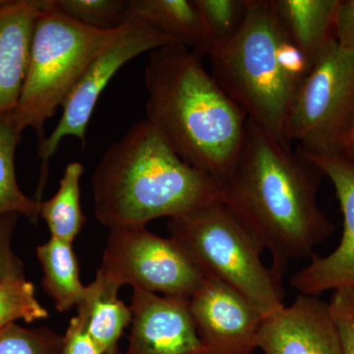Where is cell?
<instances>
[{"mask_svg": "<svg viewBox=\"0 0 354 354\" xmlns=\"http://www.w3.org/2000/svg\"><path fill=\"white\" fill-rule=\"evenodd\" d=\"M167 230L204 278L241 291L264 316L285 305L283 279L265 265L260 242L221 200L169 218Z\"/></svg>", "mask_w": 354, "mask_h": 354, "instance_id": "6", "label": "cell"}, {"mask_svg": "<svg viewBox=\"0 0 354 354\" xmlns=\"http://www.w3.org/2000/svg\"><path fill=\"white\" fill-rule=\"evenodd\" d=\"M188 300L133 288L129 344L121 354H208Z\"/></svg>", "mask_w": 354, "mask_h": 354, "instance_id": "12", "label": "cell"}, {"mask_svg": "<svg viewBox=\"0 0 354 354\" xmlns=\"http://www.w3.org/2000/svg\"><path fill=\"white\" fill-rule=\"evenodd\" d=\"M120 286L97 272L95 279L86 286L82 310L88 334L102 354H120L118 344L125 328L131 324L132 311L118 297Z\"/></svg>", "mask_w": 354, "mask_h": 354, "instance_id": "16", "label": "cell"}, {"mask_svg": "<svg viewBox=\"0 0 354 354\" xmlns=\"http://www.w3.org/2000/svg\"><path fill=\"white\" fill-rule=\"evenodd\" d=\"M354 116V50L330 39L297 88L286 127L288 146L308 155L344 156Z\"/></svg>", "mask_w": 354, "mask_h": 354, "instance_id": "7", "label": "cell"}, {"mask_svg": "<svg viewBox=\"0 0 354 354\" xmlns=\"http://www.w3.org/2000/svg\"><path fill=\"white\" fill-rule=\"evenodd\" d=\"M288 39L308 58L312 66L334 39L339 0H271Z\"/></svg>", "mask_w": 354, "mask_h": 354, "instance_id": "15", "label": "cell"}, {"mask_svg": "<svg viewBox=\"0 0 354 354\" xmlns=\"http://www.w3.org/2000/svg\"><path fill=\"white\" fill-rule=\"evenodd\" d=\"M76 316L70 320L66 333L62 337L60 354H102L88 334L87 320L82 310L77 308Z\"/></svg>", "mask_w": 354, "mask_h": 354, "instance_id": "27", "label": "cell"}, {"mask_svg": "<svg viewBox=\"0 0 354 354\" xmlns=\"http://www.w3.org/2000/svg\"><path fill=\"white\" fill-rule=\"evenodd\" d=\"M121 27H88L58 10L53 0H41L27 76L19 104L10 115L15 127L22 133L26 128H32L38 135L39 145L43 143L46 121L64 106L88 64Z\"/></svg>", "mask_w": 354, "mask_h": 354, "instance_id": "5", "label": "cell"}, {"mask_svg": "<svg viewBox=\"0 0 354 354\" xmlns=\"http://www.w3.org/2000/svg\"><path fill=\"white\" fill-rule=\"evenodd\" d=\"M334 185L344 216L337 248L325 257L312 258L293 274L290 285L299 295L319 297L327 291L354 286V162L344 156L308 155L297 150Z\"/></svg>", "mask_w": 354, "mask_h": 354, "instance_id": "11", "label": "cell"}, {"mask_svg": "<svg viewBox=\"0 0 354 354\" xmlns=\"http://www.w3.org/2000/svg\"><path fill=\"white\" fill-rule=\"evenodd\" d=\"M188 307L208 354L255 353L265 316L241 291L205 277Z\"/></svg>", "mask_w": 354, "mask_h": 354, "instance_id": "10", "label": "cell"}, {"mask_svg": "<svg viewBox=\"0 0 354 354\" xmlns=\"http://www.w3.org/2000/svg\"><path fill=\"white\" fill-rule=\"evenodd\" d=\"M146 120L186 164L223 180L245 137L247 118L202 57L183 44L149 53Z\"/></svg>", "mask_w": 354, "mask_h": 354, "instance_id": "2", "label": "cell"}, {"mask_svg": "<svg viewBox=\"0 0 354 354\" xmlns=\"http://www.w3.org/2000/svg\"><path fill=\"white\" fill-rule=\"evenodd\" d=\"M120 354H121V353H120Z\"/></svg>", "mask_w": 354, "mask_h": 354, "instance_id": "31", "label": "cell"}, {"mask_svg": "<svg viewBox=\"0 0 354 354\" xmlns=\"http://www.w3.org/2000/svg\"><path fill=\"white\" fill-rule=\"evenodd\" d=\"M128 16L144 18L200 57H208V29L194 0H131Z\"/></svg>", "mask_w": 354, "mask_h": 354, "instance_id": "17", "label": "cell"}, {"mask_svg": "<svg viewBox=\"0 0 354 354\" xmlns=\"http://www.w3.org/2000/svg\"><path fill=\"white\" fill-rule=\"evenodd\" d=\"M65 15L88 27L113 30L127 21L129 1L124 0H53Z\"/></svg>", "mask_w": 354, "mask_h": 354, "instance_id": "22", "label": "cell"}, {"mask_svg": "<svg viewBox=\"0 0 354 354\" xmlns=\"http://www.w3.org/2000/svg\"><path fill=\"white\" fill-rule=\"evenodd\" d=\"M48 317L31 281L21 279L0 283V330L18 320L32 323Z\"/></svg>", "mask_w": 354, "mask_h": 354, "instance_id": "23", "label": "cell"}, {"mask_svg": "<svg viewBox=\"0 0 354 354\" xmlns=\"http://www.w3.org/2000/svg\"><path fill=\"white\" fill-rule=\"evenodd\" d=\"M44 272V290L64 312L82 304L86 286L81 283L78 259L71 243L50 237L37 248Z\"/></svg>", "mask_w": 354, "mask_h": 354, "instance_id": "18", "label": "cell"}, {"mask_svg": "<svg viewBox=\"0 0 354 354\" xmlns=\"http://www.w3.org/2000/svg\"><path fill=\"white\" fill-rule=\"evenodd\" d=\"M257 349L262 354H342L329 305L304 295L265 316Z\"/></svg>", "mask_w": 354, "mask_h": 354, "instance_id": "13", "label": "cell"}, {"mask_svg": "<svg viewBox=\"0 0 354 354\" xmlns=\"http://www.w3.org/2000/svg\"><path fill=\"white\" fill-rule=\"evenodd\" d=\"M20 215L0 216V283L25 278V267L12 249V235Z\"/></svg>", "mask_w": 354, "mask_h": 354, "instance_id": "26", "label": "cell"}, {"mask_svg": "<svg viewBox=\"0 0 354 354\" xmlns=\"http://www.w3.org/2000/svg\"><path fill=\"white\" fill-rule=\"evenodd\" d=\"M328 305L341 342L342 354H354V286L333 291Z\"/></svg>", "mask_w": 354, "mask_h": 354, "instance_id": "25", "label": "cell"}, {"mask_svg": "<svg viewBox=\"0 0 354 354\" xmlns=\"http://www.w3.org/2000/svg\"><path fill=\"white\" fill-rule=\"evenodd\" d=\"M334 37L342 48L354 50V0H339L335 12Z\"/></svg>", "mask_w": 354, "mask_h": 354, "instance_id": "28", "label": "cell"}, {"mask_svg": "<svg viewBox=\"0 0 354 354\" xmlns=\"http://www.w3.org/2000/svg\"><path fill=\"white\" fill-rule=\"evenodd\" d=\"M344 156L354 162V116L344 146Z\"/></svg>", "mask_w": 354, "mask_h": 354, "instance_id": "29", "label": "cell"}, {"mask_svg": "<svg viewBox=\"0 0 354 354\" xmlns=\"http://www.w3.org/2000/svg\"><path fill=\"white\" fill-rule=\"evenodd\" d=\"M39 8L41 0H6L0 6V120L19 104Z\"/></svg>", "mask_w": 354, "mask_h": 354, "instance_id": "14", "label": "cell"}, {"mask_svg": "<svg viewBox=\"0 0 354 354\" xmlns=\"http://www.w3.org/2000/svg\"><path fill=\"white\" fill-rule=\"evenodd\" d=\"M4 1H6V0H0V6H1L2 4L4 3Z\"/></svg>", "mask_w": 354, "mask_h": 354, "instance_id": "30", "label": "cell"}, {"mask_svg": "<svg viewBox=\"0 0 354 354\" xmlns=\"http://www.w3.org/2000/svg\"><path fill=\"white\" fill-rule=\"evenodd\" d=\"M97 272L124 285L162 297L189 299L204 276L174 239L153 234L146 225L109 230Z\"/></svg>", "mask_w": 354, "mask_h": 354, "instance_id": "9", "label": "cell"}, {"mask_svg": "<svg viewBox=\"0 0 354 354\" xmlns=\"http://www.w3.org/2000/svg\"><path fill=\"white\" fill-rule=\"evenodd\" d=\"M62 337L46 327L28 329L11 323L0 330V354H60Z\"/></svg>", "mask_w": 354, "mask_h": 354, "instance_id": "24", "label": "cell"}, {"mask_svg": "<svg viewBox=\"0 0 354 354\" xmlns=\"http://www.w3.org/2000/svg\"><path fill=\"white\" fill-rule=\"evenodd\" d=\"M194 3L208 29L209 53L234 39L243 24L247 0H194Z\"/></svg>", "mask_w": 354, "mask_h": 354, "instance_id": "21", "label": "cell"}, {"mask_svg": "<svg viewBox=\"0 0 354 354\" xmlns=\"http://www.w3.org/2000/svg\"><path fill=\"white\" fill-rule=\"evenodd\" d=\"M83 172L81 162H69L55 196L41 204V218L50 228V237L71 244L87 221L80 199V179Z\"/></svg>", "mask_w": 354, "mask_h": 354, "instance_id": "19", "label": "cell"}, {"mask_svg": "<svg viewBox=\"0 0 354 354\" xmlns=\"http://www.w3.org/2000/svg\"><path fill=\"white\" fill-rule=\"evenodd\" d=\"M322 176L297 150L247 120L241 151L221 183V201L269 251L281 279L291 261L309 257L334 232L317 200Z\"/></svg>", "mask_w": 354, "mask_h": 354, "instance_id": "1", "label": "cell"}, {"mask_svg": "<svg viewBox=\"0 0 354 354\" xmlns=\"http://www.w3.org/2000/svg\"><path fill=\"white\" fill-rule=\"evenodd\" d=\"M169 44H180L144 18L128 16L118 34L88 64L64 102V113L57 127L39 145L38 155L41 162L34 198L37 202H43L50 160L57 153L60 142L65 137L73 136L81 142L82 149L85 148L88 124L97 102L118 70L142 53Z\"/></svg>", "mask_w": 354, "mask_h": 354, "instance_id": "8", "label": "cell"}, {"mask_svg": "<svg viewBox=\"0 0 354 354\" xmlns=\"http://www.w3.org/2000/svg\"><path fill=\"white\" fill-rule=\"evenodd\" d=\"M22 139L10 115L0 120V216L18 214L34 225L41 218V204L26 196L17 183L15 153Z\"/></svg>", "mask_w": 354, "mask_h": 354, "instance_id": "20", "label": "cell"}, {"mask_svg": "<svg viewBox=\"0 0 354 354\" xmlns=\"http://www.w3.org/2000/svg\"><path fill=\"white\" fill-rule=\"evenodd\" d=\"M283 34L271 0H247L241 30L208 57L212 76L247 120L288 146L286 121L298 88L279 62Z\"/></svg>", "mask_w": 354, "mask_h": 354, "instance_id": "4", "label": "cell"}, {"mask_svg": "<svg viewBox=\"0 0 354 354\" xmlns=\"http://www.w3.org/2000/svg\"><path fill=\"white\" fill-rule=\"evenodd\" d=\"M94 213L104 227L146 225L220 201V181L184 160L142 120L104 153L92 176Z\"/></svg>", "mask_w": 354, "mask_h": 354, "instance_id": "3", "label": "cell"}]
</instances>
